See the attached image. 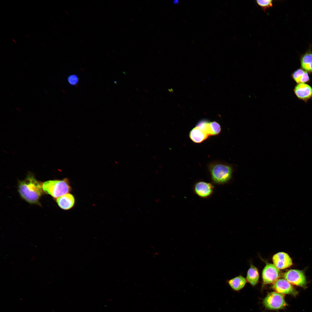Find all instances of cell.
Wrapping results in <instances>:
<instances>
[{
  "label": "cell",
  "instance_id": "obj_1",
  "mask_svg": "<svg viewBox=\"0 0 312 312\" xmlns=\"http://www.w3.org/2000/svg\"><path fill=\"white\" fill-rule=\"evenodd\" d=\"M18 192L21 197L31 204H39L42 194V184L38 181L31 173H29L23 180L19 181Z\"/></svg>",
  "mask_w": 312,
  "mask_h": 312
},
{
  "label": "cell",
  "instance_id": "obj_2",
  "mask_svg": "<svg viewBox=\"0 0 312 312\" xmlns=\"http://www.w3.org/2000/svg\"><path fill=\"white\" fill-rule=\"evenodd\" d=\"M44 192L55 198H57L71 191V188L67 178L61 180H49L42 184Z\"/></svg>",
  "mask_w": 312,
  "mask_h": 312
},
{
  "label": "cell",
  "instance_id": "obj_3",
  "mask_svg": "<svg viewBox=\"0 0 312 312\" xmlns=\"http://www.w3.org/2000/svg\"><path fill=\"white\" fill-rule=\"evenodd\" d=\"M212 180L217 184H222L227 182L231 178L232 172L231 167L222 164H213L210 167Z\"/></svg>",
  "mask_w": 312,
  "mask_h": 312
},
{
  "label": "cell",
  "instance_id": "obj_4",
  "mask_svg": "<svg viewBox=\"0 0 312 312\" xmlns=\"http://www.w3.org/2000/svg\"><path fill=\"white\" fill-rule=\"evenodd\" d=\"M263 303L266 308L272 310L281 309L287 305L283 295L276 291L268 294L264 299Z\"/></svg>",
  "mask_w": 312,
  "mask_h": 312
},
{
  "label": "cell",
  "instance_id": "obj_5",
  "mask_svg": "<svg viewBox=\"0 0 312 312\" xmlns=\"http://www.w3.org/2000/svg\"><path fill=\"white\" fill-rule=\"evenodd\" d=\"M279 269L273 264H266L262 272L263 282L265 284L273 283L279 277Z\"/></svg>",
  "mask_w": 312,
  "mask_h": 312
},
{
  "label": "cell",
  "instance_id": "obj_6",
  "mask_svg": "<svg viewBox=\"0 0 312 312\" xmlns=\"http://www.w3.org/2000/svg\"><path fill=\"white\" fill-rule=\"evenodd\" d=\"M283 277L285 279L293 285L303 287L306 284L305 276L303 272L300 270H289L284 274Z\"/></svg>",
  "mask_w": 312,
  "mask_h": 312
},
{
  "label": "cell",
  "instance_id": "obj_7",
  "mask_svg": "<svg viewBox=\"0 0 312 312\" xmlns=\"http://www.w3.org/2000/svg\"><path fill=\"white\" fill-rule=\"evenodd\" d=\"M296 96L305 103L312 99V88L306 83L297 84L294 89Z\"/></svg>",
  "mask_w": 312,
  "mask_h": 312
},
{
  "label": "cell",
  "instance_id": "obj_8",
  "mask_svg": "<svg viewBox=\"0 0 312 312\" xmlns=\"http://www.w3.org/2000/svg\"><path fill=\"white\" fill-rule=\"evenodd\" d=\"M273 289L281 294L295 295L297 291L291 284L285 279L278 278L273 283Z\"/></svg>",
  "mask_w": 312,
  "mask_h": 312
},
{
  "label": "cell",
  "instance_id": "obj_9",
  "mask_svg": "<svg viewBox=\"0 0 312 312\" xmlns=\"http://www.w3.org/2000/svg\"><path fill=\"white\" fill-rule=\"evenodd\" d=\"M272 260L273 264L279 269H284L291 266L292 264V260L288 254L283 252H280L274 254Z\"/></svg>",
  "mask_w": 312,
  "mask_h": 312
},
{
  "label": "cell",
  "instance_id": "obj_10",
  "mask_svg": "<svg viewBox=\"0 0 312 312\" xmlns=\"http://www.w3.org/2000/svg\"><path fill=\"white\" fill-rule=\"evenodd\" d=\"M194 190L195 193L199 196L206 198L212 194L213 187L210 183L201 181L195 184Z\"/></svg>",
  "mask_w": 312,
  "mask_h": 312
},
{
  "label": "cell",
  "instance_id": "obj_11",
  "mask_svg": "<svg viewBox=\"0 0 312 312\" xmlns=\"http://www.w3.org/2000/svg\"><path fill=\"white\" fill-rule=\"evenodd\" d=\"M301 68L308 73L312 74V51L310 46L304 53L300 56Z\"/></svg>",
  "mask_w": 312,
  "mask_h": 312
},
{
  "label": "cell",
  "instance_id": "obj_12",
  "mask_svg": "<svg viewBox=\"0 0 312 312\" xmlns=\"http://www.w3.org/2000/svg\"><path fill=\"white\" fill-rule=\"evenodd\" d=\"M56 202L60 208L67 210L74 206L75 199L73 195L68 193L57 198Z\"/></svg>",
  "mask_w": 312,
  "mask_h": 312
},
{
  "label": "cell",
  "instance_id": "obj_13",
  "mask_svg": "<svg viewBox=\"0 0 312 312\" xmlns=\"http://www.w3.org/2000/svg\"><path fill=\"white\" fill-rule=\"evenodd\" d=\"M308 74L302 68H298L292 73L291 77L297 84L308 83L310 81Z\"/></svg>",
  "mask_w": 312,
  "mask_h": 312
},
{
  "label": "cell",
  "instance_id": "obj_14",
  "mask_svg": "<svg viewBox=\"0 0 312 312\" xmlns=\"http://www.w3.org/2000/svg\"><path fill=\"white\" fill-rule=\"evenodd\" d=\"M189 136L192 140L196 143L202 142L209 136L202 130L196 126L190 131Z\"/></svg>",
  "mask_w": 312,
  "mask_h": 312
},
{
  "label": "cell",
  "instance_id": "obj_15",
  "mask_svg": "<svg viewBox=\"0 0 312 312\" xmlns=\"http://www.w3.org/2000/svg\"><path fill=\"white\" fill-rule=\"evenodd\" d=\"M246 281V279L245 278L241 275H239L228 280L227 282L232 289L238 291L244 287Z\"/></svg>",
  "mask_w": 312,
  "mask_h": 312
},
{
  "label": "cell",
  "instance_id": "obj_16",
  "mask_svg": "<svg viewBox=\"0 0 312 312\" xmlns=\"http://www.w3.org/2000/svg\"><path fill=\"white\" fill-rule=\"evenodd\" d=\"M259 274L257 269L252 265L248 270L246 276V280L252 285H255L258 283Z\"/></svg>",
  "mask_w": 312,
  "mask_h": 312
},
{
  "label": "cell",
  "instance_id": "obj_17",
  "mask_svg": "<svg viewBox=\"0 0 312 312\" xmlns=\"http://www.w3.org/2000/svg\"><path fill=\"white\" fill-rule=\"evenodd\" d=\"M210 128L211 135H215L218 134L221 130L219 124L216 121L209 122Z\"/></svg>",
  "mask_w": 312,
  "mask_h": 312
},
{
  "label": "cell",
  "instance_id": "obj_18",
  "mask_svg": "<svg viewBox=\"0 0 312 312\" xmlns=\"http://www.w3.org/2000/svg\"><path fill=\"white\" fill-rule=\"evenodd\" d=\"M256 2L264 11L273 5L272 1L271 0H258L256 1Z\"/></svg>",
  "mask_w": 312,
  "mask_h": 312
},
{
  "label": "cell",
  "instance_id": "obj_19",
  "mask_svg": "<svg viewBox=\"0 0 312 312\" xmlns=\"http://www.w3.org/2000/svg\"><path fill=\"white\" fill-rule=\"evenodd\" d=\"M67 81L70 85L74 86L76 85L78 83L79 79L76 75L72 74L68 77Z\"/></svg>",
  "mask_w": 312,
  "mask_h": 312
},
{
  "label": "cell",
  "instance_id": "obj_20",
  "mask_svg": "<svg viewBox=\"0 0 312 312\" xmlns=\"http://www.w3.org/2000/svg\"><path fill=\"white\" fill-rule=\"evenodd\" d=\"M12 40L15 43H16V44L17 43L16 41L14 39L12 38Z\"/></svg>",
  "mask_w": 312,
  "mask_h": 312
},
{
  "label": "cell",
  "instance_id": "obj_21",
  "mask_svg": "<svg viewBox=\"0 0 312 312\" xmlns=\"http://www.w3.org/2000/svg\"><path fill=\"white\" fill-rule=\"evenodd\" d=\"M25 36L28 38L29 39L30 38L29 36L27 34H25Z\"/></svg>",
  "mask_w": 312,
  "mask_h": 312
},
{
  "label": "cell",
  "instance_id": "obj_22",
  "mask_svg": "<svg viewBox=\"0 0 312 312\" xmlns=\"http://www.w3.org/2000/svg\"><path fill=\"white\" fill-rule=\"evenodd\" d=\"M65 12L67 15H69V13L67 11H65Z\"/></svg>",
  "mask_w": 312,
  "mask_h": 312
},
{
  "label": "cell",
  "instance_id": "obj_23",
  "mask_svg": "<svg viewBox=\"0 0 312 312\" xmlns=\"http://www.w3.org/2000/svg\"><path fill=\"white\" fill-rule=\"evenodd\" d=\"M42 44L44 47H45V44H44V43H42Z\"/></svg>",
  "mask_w": 312,
  "mask_h": 312
}]
</instances>
